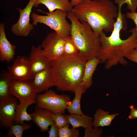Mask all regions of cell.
Returning a JSON list of instances; mask_svg holds the SVG:
<instances>
[{
    "label": "cell",
    "mask_w": 137,
    "mask_h": 137,
    "mask_svg": "<svg viewBox=\"0 0 137 137\" xmlns=\"http://www.w3.org/2000/svg\"><path fill=\"white\" fill-rule=\"evenodd\" d=\"M118 7L110 0H82L71 11L81 22H85L98 35L112 32L118 15Z\"/></svg>",
    "instance_id": "1"
},
{
    "label": "cell",
    "mask_w": 137,
    "mask_h": 137,
    "mask_svg": "<svg viewBox=\"0 0 137 137\" xmlns=\"http://www.w3.org/2000/svg\"><path fill=\"white\" fill-rule=\"evenodd\" d=\"M123 24L119 22L114 24L112 33L107 36L104 31L100 35L101 47L98 57L100 63L104 64L105 67L109 69L119 64L126 65L128 62L125 58L128 53L137 48V35L135 27L129 32L131 35L125 39L120 37V32L123 29Z\"/></svg>",
    "instance_id": "2"
},
{
    "label": "cell",
    "mask_w": 137,
    "mask_h": 137,
    "mask_svg": "<svg viewBox=\"0 0 137 137\" xmlns=\"http://www.w3.org/2000/svg\"><path fill=\"white\" fill-rule=\"evenodd\" d=\"M86 62L78 55H63L52 61L53 74L57 89L74 92L81 83Z\"/></svg>",
    "instance_id": "3"
},
{
    "label": "cell",
    "mask_w": 137,
    "mask_h": 137,
    "mask_svg": "<svg viewBox=\"0 0 137 137\" xmlns=\"http://www.w3.org/2000/svg\"><path fill=\"white\" fill-rule=\"evenodd\" d=\"M67 18L71 22L70 35L79 50L78 55L86 61L98 57L101 47L100 36L87 23L78 20L71 11L67 12Z\"/></svg>",
    "instance_id": "4"
},
{
    "label": "cell",
    "mask_w": 137,
    "mask_h": 137,
    "mask_svg": "<svg viewBox=\"0 0 137 137\" xmlns=\"http://www.w3.org/2000/svg\"><path fill=\"white\" fill-rule=\"evenodd\" d=\"M37 11L46 15H39L32 12L31 17L33 25H36L38 23L44 24L54 30L58 36L63 39L70 36L71 25L66 19L67 12L60 9H57L51 12H46L40 9Z\"/></svg>",
    "instance_id": "5"
},
{
    "label": "cell",
    "mask_w": 137,
    "mask_h": 137,
    "mask_svg": "<svg viewBox=\"0 0 137 137\" xmlns=\"http://www.w3.org/2000/svg\"><path fill=\"white\" fill-rule=\"evenodd\" d=\"M71 101L68 96L58 94L50 90L46 91L43 94H37L35 103L36 106L48 110L54 113L63 114Z\"/></svg>",
    "instance_id": "6"
},
{
    "label": "cell",
    "mask_w": 137,
    "mask_h": 137,
    "mask_svg": "<svg viewBox=\"0 0 137 137\" xmlns=\"http://www.w3.org/2000/svg\"><path fill=\"white\" fill-rule=\"evenodd\" d=\"M64 42L55 32H49L41 43L43 54L51 61L57 59L63 54Z\"/></svg>",
    "instance_id": "7"
},
{
    "label": "cell",
    "mask_w": 137,
    "mask_h": 137,
    "mask_svg": "<svg viewBox=\"0 0 137 137\" xmlns=\"http://www.w3.org/2000/svg\"><path fill=\"white\" fill-rule=\"evenodd\" d=\"M37 0H29L23 9H18L20 14L17 22L12 26L11 30L13 33L20 36H28L33 28V25L30 23V16L32 8Z\"/></svg>",
    "instance_id": "8"
},
{
    "label": "cell",
    "mask_w": 137,
    "mask_h": 137,
    "mask_svg": "<svg viewBox=\"0 0 137 137\" xmlns=\"http://www.w3.org/2000/svg\"><path fill=\"white\" fill-rule=\"evenodd\" d=\"M32 80H12L10 93L12 96L18 99L20 102L36 101L38 93L32 85Z\"/></svg>",
    "instance_id": "9"
},
{
    "label": "cell",
    "mask_w": 137,
    "mask_h": 137,
    "mask_svg": "<svg viewBox=\"0 0 137 137\" xmlns=\"http://www.w3.org/2000/svg\"><path fill=\"white\" fill-rule=\"evenodd\" d=\"M12 96L0 102V124L6 129L16 124V109L19 102Z\"/></svg>",
    "instance_id": "10"
},
{
    "label": "cell",
    "mask_w": 137,
    "mask_h": 137,
    "mask_svg": "<svg viewBox=\"0 0 137 137\" xmlns=\"http://www.w3.org/2000/svg\"><path fill=\"white\" fill-rule=\"evenodd\" d=\"M11 66L7 67V71L13 79L18 80L32 79L30 62L28 58L20 56L13 60Z\"/></svg>",
    "instance_id": "11"
},
{
    "label": "cell",
    "mask_w": 137,
    "mask_h": 137,
    "mask_svg": "<svg viewBox=\"0 0 137 137\" xmlns=\"http://www.w3.org/2000/svg\"><path fill=\"white\" fill-rule=\"evenodd\" d=\"M28 58L33 76L41 70L51 67L52 61L49 60L43 54L41 45L37 47L32 46Z\"/></svg>",
    "instance_id": "12"
},
{
    "label": "cell",
    "mask_w": 137,
    "mask_h": 137,
    "mask_svg": "<svg viewBox=\"0 0 137 137\" xmlns=\"http://www.w3.org/2000/svg\"><path fill=\"white\" fill-rule=\"evenodd\" d=\"M31 82L37 93L47 91L50 87L55 86L51 67L35 74Z\"/></svg>",
    "instance_id": "13"
},
{
    "label": "cell",
    "mask_w": 137,
    "mask_h": 137,
    "mask_svg": "<svg viewBox=\"0 0 137 137\" xmlns=\"http://www.w3.org/2000/svg\"><path fill=\"white\" fill-rule=\"evenodd\" d=\"M54 113L48 110L36 106L34 112L31 114L32 121L41 132H44L48 131L49 127L54 123Z\"/></svg>",
    "instance_id": "14"
},
{
    "label": "cell",
    "mask_w": 137,
    "mask_h": 137,
    "mask_svg": "<svg viewBox=\"0 0 137 137\" xmlns=\"http://www.w3.org/2000/svg\"><path fill=\"white\" fill-rule=\"evenodd\" d=\"M16 45L11 44L6 38L4 24L0 25V60L10 62L14 60Z\"/></svg>",
    "instance_id": "15"
},
{
    "label": "cell",
    "mask_w": 137,
    "mask_h": 137,
    "mask_svg": "<svg viewBox=\"0 0 137 137\" xmlns=\"http://www.w3.org/2000/svg\"><path fill=\"white\" fill-rule=\"evenodd\" d=\"M100 63V60L97 57H95L87 61L80 84L85 91L91 86L93 73Z\"/></svg>",
    "instance_id": "16"
},
{
    "label": "cell",
    "mask_w": 137,
    "mask_h": 137,
    "mask_svg": "<svg viewBox=\"0 0 137 137\" xmlns=\"http://www.w3.org/2000/svg\"><path fill=\"white\" fill-rule=\"evenodd\" d=\"M40 4L44 5L49 12L57 9H60L67 12L71 11L73 8L69 0H37L34 7H37Z\"/></svg>",
    "instance_id": "17"
},
{
    "label": "cell",
    "mask_w": 137,
    "mask_h": 137,
    "mask_svg": "<svg viewBox=\"0 0 137 137\" xmlns=\"http://www.w3.org/2000/svg\"><path fill=\"white\" fill-rule=\"evenodd\" d=\"M72 128L82 127L84 129L92 127L94 118L85 115L71 114L65 115Z\"/></svg>",
    "instance_id": "18"
},
{
    "label": "cell",
    "mask_w": 137,
    "mask_h": 137,
    "mask_svg": "<svg viewBox=\"0 0 137 137\" xmlns=\"http://www.w3.org/2000/svg\"><path fill=\"white\" fill-rule=\"evenodd\" d=\"M110 112L103 111L101 109L97 110L94 115L92 126L98 127L110 126L112 121L119 114H109Z\"/></svg>",
    "instance_id": "19"
},
{
    "label": "cell",
    "mask_w": 137,
    "mask_h": 137,
    "mask_svg": "<svg viewBox=\"0 0 137 137\" xmlns=\"http://www.w3.org/2000/svg\"><path fill=\"white\" fill-rule=\"evenodd\" d=\"M13 79L8 71H2L0 74V102L11 95L10 87Z\"/></svg>",
    "instance_id": "20"
},
{
    "label": "cell",
    "mask_w": 137,
    "mask_h": 137,
    "mask_svg": "<svg viewBox=\"0 0 137 137\" xmlns=\"http://www.w3.org/2000/svg\"><path fill=\"white\" fill-rule=\"evenodd\" d=\"M85 91L83 87L80 85L76 89L74 92V98L67 105L66 108L70 114L79 115L84 114L81 110L80 102L82 95Z\"/></svg>",
    "instance_id": "21"
},
{
    "label": "cell",
    "mask_w": 137,
    "mask_h": 137,
    "mask_svg": "<svg viewBox=\"0 0 137 137\" xmlns=\"http://www.w3.org/2000/svg\"><path fill=\"white\" fill-rule=\"evenodd\" d=\"M35 103V101L20 102L16 109V123L23 124L24 121L32 120L31 114L27 112V109L29 106Z\"/></svg>",
    "instance_id": "22"
},
{
    "label": "cell",
    "mask_w": 137,
    "mask_h": 137,
    "mask_svg": "<svg viewBox=\"0 0 137 137\" xmlns=\"http://www.w3.org/2000/svg\"><path fill=\"white\" fill-rule=\"evenodd\" d=\"M64 42L63 54L66 56H76L79 54V50L70 35L64 39Z\"/></svg>",
    "instance_id": "23"
},
{
    "label": "cell",
    "mask_w": 137,
    "mask_h": 137,
    "mask_svg": "<svg viewBox=\"0 0 137 137\" xmlns=\"http://www.w3.org/2000/svg\"><path fill=\"white\" fill-rule=\"evenodd\" d=\"M31 127L30 124L16 123L11 126L9 128L7 135L8 136H14L16 137H22L24 131L30 129Z\"/></svg>",
    "instance_id": "24"
},
{
    "label": "cell",
    "mask_w": 137,
    "mask_h": 137,
    "mask_svg": "<svg viewBox=\"0 0 137 137\" xmlns=\"http://www.w3.org/2000/svg\"><path fill=\"white\" fill-rule=\"evenodd\" d=\"M69 126H66L59 128V137H78L79 130L77 128H70Z\"/></svg>",
    "instance_id": "25"
},
{
    "label": "cell",
    "mask_w": 137,
    "mask_h": 137,
    "mask_svg": "<svg viewBox=\"0 0 137 137\" xmlns=\"http://www.w3.org/2000/svg\"><path fill=\"white\" fill-rule=\"evenodd\" d=\"M61 113H54L53 118L54 123L59 129L66 126H69L70 124L65 115Z\"/></svg>",
    "instance_id": "26"
},
{
    "label": "cell",
    "mask_w": 137,
    "mask_h": 137,
    "mask_svg": "<svg viewBox=\"0 0 137 137\" xmlns=\"http://www.w3.org/2000/svg\"><path fill=\"white\" fill-rule=\"evenodd\" d=\"M84 130V137H100L102 132V129L98 127H92Z\"/></svg>",
    "instance_id": "27"
},
{
    "label": "cell",
    "mask_w": 137,
    "mask_h": 137,
    "mask_svg": "<svg viewBox=\"0 0 137 137\" xmlns=\"http://www.w3.org/2000/svg\"><path fill=\"white\" fill-rule=\"evenodd\" d=\"M124 4H127V8L131 12H135L137 7V0H121Z\"/></svg>",
    "instance_id": "28"
},
{
    "label": "cell",
    "mask_w": 137,
    "mask_h": 137,
    "mask_svg": "<svg viewBox=\"0 0 137 137\" xmlns=\"http://www.w3.org/2000/svg\"><path fill=\"white\" fill-rule=\"evenodd\" d=\"M125 58L137 63V48L134 49L127 54Z\"/></svg>",
    "instance_id": "29"
},
{
    "label": "cell",
    "mask_w": 137,
    "mask_h": 137,
    "mask_svg": "<svg viewBox=\"0 0 137 137\" xmlns=\"http://www.w3.org/2000/svg\"><path fill=\"white\" fill-rule=\"evenodd\" d=\"M48 131V137H59L58 128L56 126L55 123L52 124Z\"/></svg>",
    "instance_id": "30"
},
{
    "label": "cell",
    "mask_w": 137,
    "mask_h": 137,
    "mask_svg": "<svg viewBox=\"0 0 137 137\" xmlns=\"http://www.w3.org/2000/svg\"><path fill=\"white\" fill-rule=\"evenodd\" d=\"M126 17L132 20L135 25V32L137 35V12H130L126 13Z\"/></svg>",
    "instance_id": "31"
},
{
    "label": "cell",
    "mask_w": 137,
    "mask_h": 137,
    "mask_svg": "<svg viewBox=\"0 0 137 137\" xmlns=\"http://www.w3.org/2000/svg\"><path fill=\"white\" fill-rule=\"evenodd\" d=\"M129 107L131 110L128 117V118L133 119L137 118V109L134 108L133 105L130 106Z\"/></svg>",
    "instance_id": "32"
},
{
    "label": "cell",
    "mask_w": 137,
    "mask_h": 137,
    "mask_svg": "<svg viewBox=\"0 0 137 137\" xmlns=\"http://www.w3.org/2000/svg\"><path fill=\"white\" fill-rule=\"evenodd\" d=\"M82 1V0H71L70 1L71 4L73 7L79 4Z\"/></svg>",
    "instance_id": "33"
}]
</instances>
